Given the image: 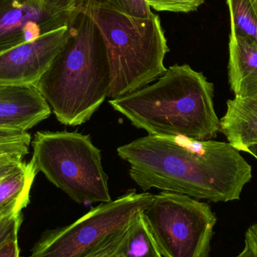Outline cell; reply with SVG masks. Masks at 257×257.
<instances>
[{
  "mask_svg": "<svg viewBox=\"0 0 257 257\" xmlns=\"http://www.w3.org/2000/svg\"><path fill=\"white\" fill-rule=\"evenodd\" d=\"M142 214L163 257H208L217 223L208 204L163 191Z\"/></svg>",
  "mask_w": 257,
  "mask_h": 257,
  "instance_id": "obj_6",
  "label": "cell"
},
{
  "mask_svg": "<svg viewBox=\"0 0 257 257\" xmlns=\"http://www.w3.org/2000/svg\"><path fill=\"white\" fill-rule=\"evenodd\" d=\"M38 172L31 160L0 182V213H20L28 205L30 190Z\"/></svg>",
  "mask_w": 257,
  "mask_h": 257,
  "instance_id": "obj_13",
  "label": "cell"
},
{
  "mask_svg": "<svg viewBox=\"0 0 257 257\" xmlns=\"http://www.w3.org/2000/svg\"><path fill=\"white\" fill-rule=\"evenodd\" d=\"M24 154H17L0 157V182L6 177L21 169L24 165Z\"/></svg>",
  "mask_w": 257,
  "mask_h": 257,
  "instance_id": "obj_19",
  "label": "cell"
},
{
  "mask_svg": "<svg viewBox=\"0 0 257 257\" xmlns=\"http://www.w3.org/2000/svg\"><path fill=\"white\" fill-rule=\"evenodd\" d=\"M122 13L133 18H149L154 15L146 0H105Z\"/></svg>",
  "mask_w": 257,
  "mask_h": 257,
  "instance_id": "obj_17",
  "label": "cell"
},
{
  "mask_svg": "<svg viewBox=\"0 0 257 257\" xmlns=\"http://www.w3.org/2000/svg\"><path fill=\"white\" fill-rule=\"evenodd\" d=\"M144 191L155 188L213 202L238 200L252 167L229 142L147 136L117 149Z\"/></svg>",
  "mask_w": 257,
  "mask_h": 257,
  "instance_id": "obj_1",
  "label": "cell"
},
{
  "mask_svg": "<svg viewBox=\"0 0 257 257\" xmlns=\"http://www.w3.org/2000/svg\"><path fill=\"white\" fill-rule=\"evenodd\" d=\"M230 13L231 30L256 41L257 0H226Z\"/></svg>",
  "mask_w": 257,
  "mask_h": 257,
  "instance_id": "obj_15",
  "label": "cell"
},
{
  "mask_svg": "<svg viewBox=\"0 0 257 257\" xmlns=\"http://www.w3.org/2000/svg\"><path fill=\"white\" fill-rule=\"evenodd\" d=\"M51 114L49 105L33 84L0 86V130L27 131Z\"/></svg>",
  "mask_w": 257,
  "mask_h": 257,
  "instance_id": "obj_10",
  "label": "cell"
},
{
  "mask_svg": "<svg viewBox=\"0 0 257 257\" xmlns=\"http://www.w3.org/2000/svg\"><path fill=\"white\" fill-rule=\"evenodd\" d=\"M23 221L21 213L15 214L0 225V247L15 235H18Z\"/></svg>",
  "mask_w": 257,
  "mask_h": 257,
  "instance_id": "obj_20",
  "label": "cell"
},
{
  "mask_svg": "<svg viewBox=\"0 0 257 257\" xmlns=\"http://www.w3.org/2000/svg\"><path fill=\"white\" fill-rule=\"evenodd\" d=\"M32 146L37 170L72 200L85 206L111 201L101 151L89 135L37 132Z\"/></svg>",
  "mask_w": 257,
  "mask_h": 257,
  "instance_id": "obj_5",
  "label": "cell"
},
{
  "mask_svg": "<svg viewBox=\"0 0 257 257\" xmlns=\"http://www.w3.org/2000/svg\"><path fill=\"white\" fill-rule=\"evenodd\" d=\"M0 257H20L18 235L12 237L0 247Z\"/></svg>",
  "mask_w": 257,
  "mask_h": 257,
  "instance_id": "obj_24",
  "label": "cell"
},
{
  "mask_svg": "<svg viewBox=\"0 0 257 257\" xmlns=\"http://www.w3.org/2000/svg\"><path fill=\"white\" fill-rule=\"evenodd\" d=\"M35 86L66 126L88 121L108 97L111 74L106 46L88 15L78 10L70 37Z\"/></svg>",
  "mask_w": 257,
  "mask_h": 257,
  "instance_id": "obj_3",
  "label": "cell"
},
{
  "mask_svg": "<svg viewBox=\"0 0 257 257\" xmlns=\"http://www.w3.org/2000/svg\"><path fill=\"white\" fill-rule=\"evenodd\" d=\"M154 195L128 192L91 208L71 224L42 235L29 257H84L116 234L127 229L148 206Z\"/></svg>",
  "mask_w": 257,
  "mask_h": 257,
  "instance_id": "obj_7",
  "label": "cell"
},
{
  "mask_svg": "<svg viewBox=\"0 0 257 257\" xmlns=\"http://www.w3.org/2000/svg\"><path fill=\"white\" fill-rule=\"evenodd\" d=\"M120 252L123 257H163L142 212L128 226Z\"/></svg>",
  "mask_w": 257,
  "mask_h": 257,
  "instance_id": "obj_14",
  "label": "cell"
},
{
  "mask_svg": "<svg viewBox=\"0 0 257 257\" xmlns=\"http://www.w3.org/2000/svg\"><path fill=\"white\" fill-rule=\"evenodd\" d=\"M21 213V212H20ZM18 214V213H13V212H3L0 213V225L5 221V220H7L9 217H12V216L15 215V214Z\"/></svg>",
  "mask_w": 257,
  "mask_h": 257,
  "instance_id": "obj_27",
  "label": "cell"
},
{
  "mask_svg": "<svg viewBox=\"0 0 257 257\" xmlns=\"http://www.w3.org/2000/svg\"><path fill=\"white\" fill-rule=\"evenodd\" d=\"M72 30V24L0 54V86L35 85L70 37Z\"/></svg>",
  "mask_w": 257,
  "mask_h": 257,
  "instance_id": "obj_9",
  "label": "cell"
},
{
  "mask_svg": "<svg viewBox=\"0 0 257 257\" xmlns=\"http://www.w3.org/2000/svg\"><path fill=\"white\" fill-rule=\"evenodd\" d=\"M77 14L56 10L44 0H0V54L72 25Z\"/></svg>",
  "mask_w": 257,
  "mask_h": 257,
  "instance_id": "obj_8",
  "label": "cell"
},
{
  "mask_svg": "<svg viewBox=\"0 0 257 257\" xmlns=\"http://www.w3.org/2000/svg\"><path fill=\"white\" fill-rule=\"evenodd\" d=\"M226 112L220 121V130L238 151L257 143V96L235 98L226 102Z\"/></svg>",
  "mask_w": 257,
  "mask_h": 257,
  "instance_id": "obj_12",
  "label": "cell"
},
{
  "mask_svg": "<svg viewBox=\"0 0 257 257\" xmlns=\"http://www.w3.org/2000/svg\"><path fill=\"white\" fill-rule=\"evenodd\" d=\"M127 229L120 233L116 234L109 239L102 243L93 251L84 257H111L121 248L127 235Z\"/></svg>",
  "mask_w": 257,
  "mask_h": 257,
  "instance_id": "obj_18",
  "label": "cell"
},
{
  "mask_svg": "<svg viewBox=\"0 0 257 257\" xmlns=\"http://www.w3.org/2000/svg\"><path fill=\"white\" fill-rule=\"evenodd\" d=\"M246 152L248 153V154H251L253 157L257 160V143L253 144V145H250V146L247 148V151Z\"/></svg>",
  "mask_w": 257,
  "mask_h": 257,
  "instance_id": "obj_28",
  "label": "cell"
},
{
  "mask_svg": "<svg viewBox=\"0 0 257 257\" xmlns=\"http://www.w3.org/2000/svg\"><path fill=\"white\" fill-rule=\"evenodd\" d=\"M120 249H121V248H120ZM120 250H119V251L117 252V253H116V254H114V256H111V257H123V255H122L121 253H120Z\"/></svg>",
  "mask_w": 257,
  "mask_h": 257,
  "instance_id": "obj_29",
  "label": "cell"
},
{
  "mask_svg": "<svg viewBox=\"0 0 257 257\" xmlns=\"http://www.w3.org/2000/svg\"><path fill=\"white\" fill-rule=\"evenodd\" d=\"M14 142H31V136L27 131L0 130V145Z\"/></svg>",
  "mask_w": 257,
  "mask_h": 257,
  "instance_id": "obj_21",
  "label": "cell"
},
{
  "mask_svg": "<svg viewBox=\"0 0 257 257\" xmlns=\"http://www.w3.org/2000/svg\"><path fill=\"white\" fill-rule=\"evenodd\" d=\"M148 6L158 12L189 13L197 10L205 0H146Z\"/></svg>",
  "mask_w": 257,
  "mask_h": 257,
  "instance_id": "obj_16",
  "label": "cell"
},
{
  "mask_svg": "<svg viewBox=\"0 0 257 257\" xmlns=\"http://www.w3.org/2000/svg\"><path fill=\"white\" fill-rule=\"evenodd\" d=\"M76 9L93 20L105 42L111 74L108 97L133 93L166 72L169 49L158 15L133 18L105 0H85Z\"/></svg>",
  "mask_w": 257,
  "mask_h": 257,
  "instance_id": "obj_4",
  "label": "cell"
},
{
  "mask_svg": "<svg viewBox=\"0 0 257 257\" xmlns=\"http://www.w3.org/2000/svg\"><path fill=\"white\" fill-rule=\"evenodd\" d=\"M257 256V223L250 226L245 234V241Z\"/></svg>",
  "mask_w": 257,
  "mask_h": 257,
  "instance_id": "obj_25",
  "label": "cell"
},
{
  "mask_svg": "<svg viewBox=\"0 0 257 257\" xmlns=\"http://www.w3.org/2000/svg\"><path fill=\"white\" fill-rule=\"evenodd\" d=\"M30 143L27 142H14V143L0 145V157L11 154H21L27 155L29 154Z\"/></svg>",
  "mask_w": 257,
  "mask_h": 257,
  "instance_id": "obj_22",
  "label": "cell"
},
{
  "mask_svg": "<svg viewBox=\"0 0 257 257\" xmlns=\"http://www.w3.org/2000/svg\"><path fill=\"white\" fill-rule=\"evenodd\" d=\"M44 1L56 10L68 12L76 10L77 7L85 0H44Z\"/></svg>",
  "mask_w": 257,
  "mask_h": 257,
  "instance_id": "obj_23",
  "label": "cell"
},
{
  "mask_svg": "<svg viewBox=\"0 0 257 257\" xmlns=\"http://www.w3.org/2000/svg\"><path fill=\"white\" fill-rule=\"evenodd\" d=\"M214 84L189 65L170 66L151 86L112 99L111 106L148 136L210 140L220 130Z\"/></svg>",
  "mask_w": 257,
  "mask_h": 257,
  "instance_id": "obj_2",
  "label": "cell"
},
{
  "mask_svg": "<svg viewBox=\"0 0 257 257\" xmlns=\"http://www.w3.org/2000/svg\"><path fill=\"white\" fill-rule=\"evenodd\" d=\"M235 257H257V256L250 245L247 242H244V247L242 251Z\"/></svg>",
  "mask_w": 257,
  "mask_h": 257,
  "instance_id": "obj_26",
  "label": "cell"
},
{
  "mask_svg": "<svg viewBox=\"0 0 257 257\" xmlns=\"http://www.w3.org/2000/svg\"><path fill=\"white\" fill-rule=\"evenodd\" d=\"M228 76L235 98L257 96V43L231 30Z\"/></svg>",
  "mask_w": 257,
  "mask_h": 257,
  "instance_id": "obj_11",
  "label": "cell"
}]
</instances>
